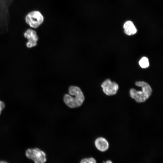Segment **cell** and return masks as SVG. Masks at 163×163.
Masks as SVG:
<instances>
[{"label": "cell", "mask_w": 163, "mask_h": 163, "mask_svg": "<svg viewBox=\"0 0 163 163\" xmlns=\"http://www.w3.org/2000/svg\"><path fill=\"white\" fill-rule=\"evenodd\" d=\"M69 94L65 95L63 100L65 104L71 108L81 106L85 100V97L81 89L75 86H70Z\"/></svg>", "instance_id": "cell-1"}, {"label": "cell", "mask_w": 163, "mask_h": 163, "mask_svg": "<svg viewBox=\"0 0 163 163\" xmlns=\"http://www.w3.org/2000/svg\"><path fill=\"white\" fill-rule=\"evenodd\" d=\"M25 23L31 28H38L43 23L44 16L41 13L37 10H34L28 13L24 18Z\"/></svg>", "instance_id": "cell-2"}, {"label": "cell", "mask_w": 163, "mask_h": 163, "mask_svg": "<svg viewBox=\"0 0 163 163\" xmlns=\"http://www.w3.org/2000/svg\"><path fill=\"white\" fill-rule=\"evenodd\" d=\"M26 155L35 163H45L46 161L45 153L37 148L28 149L26 151Z\"/></svg>", "instance_id": "cell-3"}, {"label": "cell", "mask_w": 163, "mask_h": 163, "mask_svg": "<svg viewBox=\"0 0 163 163\" xmlns=\"http://www.w3.org/2000/svg\"><path fill=\"white\" fill-rule=\"evenodd\" d=\"M24 37L28 41L26 45L28 48H31L36 46L38 40V37L36 31L31 28L26 30L23 34Z\"/></svg>", "instance_id": "cell-4"}, {"label": "cell", "mask_w": 163, "mask_h": 163, "mask_svg": "<svg viewBox=\"0 0 163 163\" xmlns=\"http://www.w3.org/2000/svg\"><path fill=\"white\" fill-rule=\"evenodd\" d=\"M101 87L104 93L108 96L116 94L119 88V86L117 83L112 82L109 79L105 80L102 83Z\"/></svg>", "instance_id": "cell-5"}, {"label": "cell", "mask_w": 163, "mask_h": 163, "mask_svg": "<svg viewBox=\"0 0 163 163\" xmlns=\"http://www.w3.org/2000/svg\"><path fill=\"white\" fill-rule=\"evenodd\" d=\"M130 97L138 103L144 102L150 96L149 94L142 90L138 91L134 88H131L129 91Z\"/></svg>", "instance_id": "cell-6"}, {"label": "cell", "mask_w": 163, "mask_h": 163, "mask_svg": "<svg viewBox=\"0 0 163 163\" xmlns=\"http://www.w3.org/2000/svg\"><path fill=\"white\" fill-rule=\"evenodd\" d=\"M94 144L97 149L102 152L107 150L109 146L107 141L105 138L101 137L97 138L95 140Z\"/></svg>", "instance_id": "cell-7"}, {"label": "cell", "mask_w": 163, "mask_h": 163, "mask_svg": "<svg viewBox=\"0 0 163 163\" xmlns=\"http://www.w3.org/2000/svg\"><path fill=\"white\" fill-rule=\"evenodd\" d=\"M124 32L128 35H132L136 34L137 31L136 27L133 22L128 21L124 24L123 26Z\"/></svg>", "instance_id": "cell-8"}, {"label": "cell", "mask_w": 163, "mask_h": 163, "mask_svg": "<svg viewBox=\"0 0 163 163\" xmlns=\"http://www.w3.org/2000/svg\"><path fill=\"white\" fill-rule=\"evenodd\" d=\"M136 86L141 87L142 88V90L145 91L151 96L152 92V89L147 83L143 81H139L136 82Z\"/></svg>", "instance_id": "cell-9"}, {"label": "cell", "mask_w": 163, "mask_h": 163, "mask_svg": "<svg viewBox=\"0 0 163 163\" xmlns=\"http://www.w3.org/2000/svg\"><path fill=\"white\" fill-rule=\"evenodd\" d=\"M140 66L142 68H145L149 66V62L148 58L146 57H142L139 62Z\"/></svg>", "instance_id": "cell-10"}, {"label": "cell", "mask_w": 163, "mask_h": 163, "mask_svg": "<svg viewBox=\"0 0 163 163\" xmlns=\"http://www.w3.org/2000/svg\"><path fill=\"white\" fill-rule=\"evenodd\" d=\"M80 163H97L95 159L92 157L84 158L81 160Z\"/></svg>", "instance_id": "cell-11"}, {"label": "cell", "mask_w": 163, "mask_h": 163, "mask_svg": "<svg viewBox=\"0 0 163 163\" xmlns=\"http://www.w3.org/2000/svg\"><path fill=\"white\" fill-rule=\"evenodd\" d=\"M5 107V104L4 103L1 101H0V115L2 111Z\"/></svg>", "instance_id": "cell-12"}, {"label": "cell", "mask_w": 163, "mask_h": 163, "mask_svg": "<svg viewBox=\"0 0 163 163\" xmlns=\"http://www.w3.org/2000/svg\"><path fill=\"white\" fill-rule=\"evenodd\" d=\"M103 163H113L111 161L108 160L104 162Z\"/></svg>", "instance_id": "cell-13"}, {"label": "cell", "mask_w": 163, "mask_h": 163, "mask_svg": "<svg viewBox=\"0 0 163 163\" xmlns=\"http://www.w3.org/2000/svg\"><path fill=\"white\" fill-rule=\"evenodd\" d=\"M0 163H8L5 161H0Z\"/></svg>", "instance_id": "cell-14"}]
</instances>
